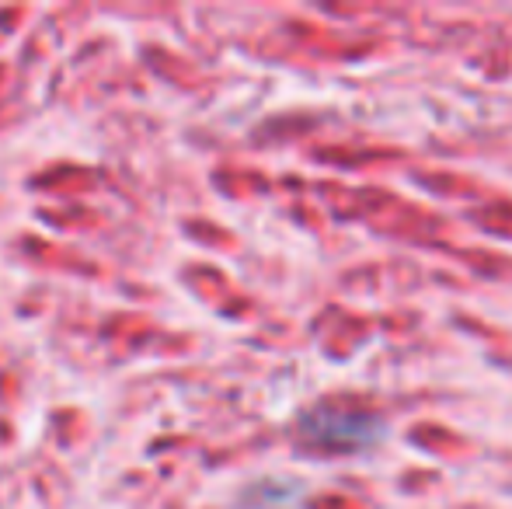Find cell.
<instances>
[{"instance_id":"6da1fadb","label":"cell","mask_w":512,"mask_h":509,"mask_svg":"<svg viewBox=\"0 0 512 509\" xmlns=\"http://www.w3.org/2000/svg\"><path fill=\"white\" fill-rule=\"evenodd\" d=\"M300 429L310 443L324 450H366L377 443L380 422L373 415L352 412V408H314L300 419Z\"/></svg>"}]
</instances>
